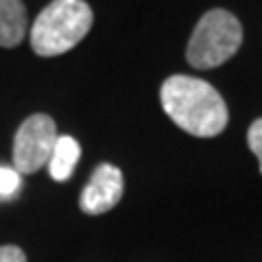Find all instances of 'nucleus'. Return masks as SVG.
Masks as SVG:
<instances>
[{
	"mask_svg": "<svg viewBox=\"0 0 262 262\" xmlns=\"http://www.w3.org/2000/svg\"><path fill=\"white\" fill-rule=\"evenodd\" d=\"M247 144H249V149L253 151V155L258 158L260 173H262V118L251 122V127L247 131Z\"/></svg>",
	"mask_w": 262,
	"mask_h": 262,
	"instance_id": "1a4fd4ad",
	"label": "nucleus"
},
{
	"mask_svg": "<svg viewBox=\"0 0 262 262\" xmlns=\"http://www.w3.org/2000/svg\"><path fill=\"white\" fill-rule=\"evenodd\" d=\"M55 120L46 114H33L20 125L13 138V168L20 175H33L44 168L57 144Z\"/></svg>",
	"mask_w": 262,
	"mask_h": 262,
	"instance_id": "20e7f679",
	"label": "nucleus"
},
{
	"mask_svg": "<svg viewBox=\"0 0 262 262\" xmlns=\"http://www.w3.org/2000/svg\"><path fill=\"white\" fill-rule=\"evenodd\" d=\"M24 35H27V9L22 0H0V46H18Z\"/></svg>",
	"mask_w": 262,
	"mask_h": 262,
	"instance_id": "423d86ee",
	"label": "nucleus"
},
{
	"mask_svg": "<svg viewBox=\"0 0 262 262\" xmlns=\"http://www.w3.org/2000/svg\"><path fill=\"white\" fill-rule=\"evenodd\" d=\"M160 101L179 129L196 138H214L227 127V105L208 81L173 75L162 83Z\"/></svg>",
	"mask_w": 262,
	"mask_h": 262,
	"instance_id": "f257e3e1",
	"label": "nucleus"
},
{
	"mask_svg": "<svg viewBox=\"0 0 262 262\" xmlns=\"http://www.w3.org/2000/svg\"><path fill=\"white\" fill-rule=\"evenodd\" d=\"M81 158V144L72 136H59L53 149V155L48 160V173L55 182H68L75 173V166Z\"/></svg>",
	"mask_w": 262,
	"mask_h": 262,
	"instance_id": "0eeeda50",
	"label": "nucleus"
},
{
	"mask_svg": "<svg viewBox=\"0 0 262 262\" xmlns=\"http://www.w3.org/2000/svg\"><path fill=\"white\" fill-rule=\"evenodd\" d=\"M0 262H27V256L15 245H3L0 247Z\"/></svg>",
	"mask_w": 262,
	"mask_h": 262,
	"instance_id": "9d476101",
	"label": "nucleus"
},
{
	"mask_svg": "<svg viewBox=\"0 0 262 262\" xmlns=\"http://www.w3.org/2000/svg\"><path fill=\"white\" fill-rule=\"evenodd\" d=\"M122 196V173L114 164H98L79 196V206L85 214H105Z\"/></svg>",
	"mask_w": 262,
	"mask_h": 262,
	"instance_id": "39448f33",
	"label": "nucleus"
},
{
	"mask_svg": "<svg viewBox=\"0 0 262 262\" xmlns=\"http://www.w3.org/2000/svg\"><path fill=\"white\" fill-rule=\"evenodd\" d=\"M243 44V27L234 13L210 9L196 22L186 48V59L196 70H212L234 57Z\"/></svg>",
	"mask_w": 262,
	"mask_h": 262,
	"instance_id": "7ed1b4c3",
	"label": "nucleus"
},
{
	"mask_svg": "<svg viewBox=\"0 0 262 262\" xmlns=\"http://www.w3.org/2000/svg\"><path fill=\"white\" fill-rule=\"evenodd\" d=\"M22 188V175L11 166H0V199H13Z\"/></svg>",
	"mask_w": 262,
	"mask_h": 262,
	"instance_id": "6e6552de",
	"label": "nucleus"
},
{
	"mask_svg": "<svg viewBox=\"0 0 262 262\" xmlns=\"http://www.w3.org/2000/svg\"><path fill=\"white\" fill-rule=\"evenodd\" d=\"M94 13L85 0H53L31 27V48L39 57H57L75 48L92 29Z\"/></svg>",
	"mask_w": 262,
	"mask_h": 262,
	"instance_id": "f03ea898",
	"label": "nucleus"
}]
</instances>
